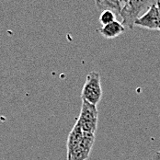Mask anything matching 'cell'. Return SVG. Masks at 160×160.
I'll use <instances>...</instances> for the list:
<instances>
[{
	"label": "cell",
	"instance_id": "obj_1",
	"mask_svg": "<svg viewBox=\"0 0 160 160\" xmlns=\"http://www.w3.org/2000/svg\"><path fill=\"white\" fill-rule=\"evenodd\" d=\"M158 2H160V0H127L120 14V16L122 18V25L130 30H132L136 19L144 15Z\"/></svg>",
	"mask_w": 160,
	"mask_h": 160
},
{
	"label": "cell",
	"instance_id": "obj_2",
	"mask_svg": "<svg viewBox=\"0 0 160 160\" xmlns=\"http://www.w3.org/2000/svg\"><path fill=\"white\" fill-rule=\"evenodd\" d=\"M102 98V88L100 76L97 71H91L87 75L85 84L82 88L81 98L90 104L98 105Z\"/></svg>",
	"mask_w": 160,
	"mask_h": 160
},
{
	"label": "cell",
	"instance_id": "obj_3",
	"mask_svg": "<svg viewBox=\"0 0 160 160\" xmlns=\"http://www.w3.org/2000/svg\"><path fill=\"white\" fill-rule=\"evenodd\" d=\"M98 112L96 105L82 100L79 117L76 123L81 128L84 133L95 134L98 128Z\"/></svg>",
	"mask_w": 160,
	"mask_h": 160
},
{
	"label": "cell",
	"instance_id": "obj_4",
	"mask_svg": "<svg viewBox=\"0 0 160 160\" xmlns=\"http://www.w3.org/2000/svg\"><path fill=\"white\" fill-rule=\"evenodd\" d=\"M95 141V134L85 133L78 146L67 157V160H87L89 157L90 151Z\"/></svg>",
	"mask_w": 160,
	"mask_h": 160
},
{
	"label": "cell",
	"instance_id": "obj_5",
	"mask_svg": "<svg viewBox=\"0 0 160 160\" xmlns=\"http://www.w3.org/2000/svg\"><path fill=\"white\" fill-rule=\"evenodd\" d=\"M158 22H159V10L158 4L154 5L147 12L136 19L134 26H138L152 31H158Z\"/></svg>",
	"mask_w": 160,
	"mask_h": 160
},
{
	"label": "cell",
	"instance_id": "obj_6",
	"mask_svg": "<svg viewBox=\"0 0 160 160\" xmlns=\"http://www.w3.org/2000/svg\"><path fill=\"white\" fill-rule=\"evenodd\" d=\"M98 32L106 39H114L125 32V27L122 25V23L115 20L108 25L102 26L98 30Z\"/></svg>",
	"mask_w": 160,
	"mask_h": 160
},
{
	"label": "cell",
	"instance_id": "obj_7",
	"mask_svg": "<svg viewBox=\"0 0 160 160\" xmlns=\"http://www.w3.org/2000/svg\"><path fill=\"white\" fill-rule=\"evenodd\" d=\"M84 132L81 130L79 126L76 123L75 126L73 127L72 131L70 132L67 139V157H69L72 152L78 146V144L81 143L83 137H84Z\"/></svg>",
	"mask_w": 160,
	"mask_h": 160
},
{
	"label": "cell",
	"instance_id": "obj_8",
	"mask_svg": "<svg viewBox=\"0 0 160 160\" xmlns=\"http://www.w3.org/2000/svg\"><path fill=\"white\" fill-rule=\"evenodd\" d=\"M95 4L98 10H110L112 11L116 16H120L123 7L122 0H95Z\"/></svg>",
	"mask_w": 160,
	"mask_h": 160
},
{
	"label": "cell",
	"instance_id": "obj_9",
	"mask_svg": "<svg viewBox=\"0 0 160 160\" xmlns=\"http://www.w3.org/2000/svg\"><path fill=\"white\" fill-rule=\"evenodd\" d=\"M115 18L116 15L110 10H105L101 13L100 18H99V22L104 26V25H108L110 23H112L113 21H115Z\"/></svg>",
	"mask_w": 160,
	"mask_h": 160
},
{
	"label": "cell",
	"instance_id": "obj_10",
	"mask_svg": "<svg viewBox=\"0 0 160 160\" xmlns=\"http://www.w3.org/2000/svg\"><path fill=\"white\" fill-rule=\"evenodd\" d=\"M148 160H160V151H157L150 159Z\"/></svg>",
	"mask_w": 160,
	"mask_h": 160
},
{
	"label": "cell",
	"instance_id": "obj_11",
	"mask_svg": "<svg viewBox=\"0 0 160 160\" xmlns=\"http://www.w3.org/2000/svg\"><path fill=\"white\" fill-rule=\"evenodd\" d=\"M158 10H159V22H158V31H160V2L158 3Z\"/></svg>",
	"mask_w": 160,
	"mask_h": 160
},
{
	"label": "cell",
	"instance_id": "obj_12",
	"mask_svg": "<svg viewBox=\"0 0 160 160\" xmlns=\"http://www.w3.org/2000/svg\"><path fill=\"white\" fill-rule=\"evenodd\" d=\"M127 2V0H122V6H124V4Z\"/></svg>",
	"mask_w": 160,
	"mask_h": 160
}]
</instances>
